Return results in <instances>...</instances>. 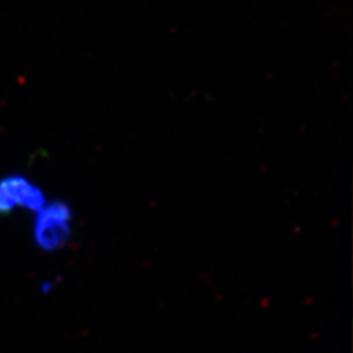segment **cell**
<instances>
[{
	"mask_svg": "<svg viewBox=\"0 0 353 353\" xmlns=\"http://www.w3.org/2000/svg\"><path fill=\"white\" fill-rule=\"evenodd\" d=\"M71 208L63 202L45 204L33 225V240L43 252L59 250L71 236Z\"/></svg>",
	"mask_w": 353,
	"mask_h": 353,
	"instance_id": "obj_1",
	"label": "cell"
},
{
	"mask_svg": "<svg viewBox=\"0 0 353 353\" xmlns=\"http://www.w3.org/2000/svg\"><path fill=\"white\" fill-rule=\"evenodd\" d=\"M45 205L42 190L20 174L0 178V214H11L17 210L39 211Z\"/></svg>",
	"mask_w": 353,
	"mask_h": 353,
	"instance_id": "obj_2",
	"label": "cell"
}]
</instances>
